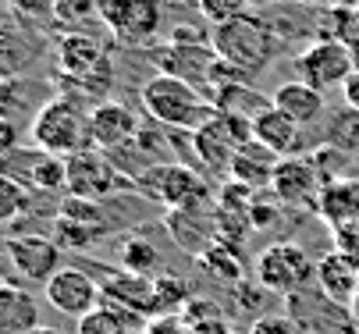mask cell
Returning a JSON list of instances; mask_svg holds the SVG:
<instances>
[{
    "mask_svg": "<svg viewBox=\"0 0 359 334\" xmlns=\"http://www.w3.org/2000/svg\"><path fill=\"white\" fill-rule=\"evenodd\" d=\"M252 4H274V0H252Z\"/></svg>",
    "mask_w": 359,
    "mask_h": 334,
    "instance_id": "44",
    "label": "cell"
},
{
    "mask_svg": "<svg viewBox=\"0 0 359 334\" xmlns=\"http://www.w3.org/2000/svg\"><path fill=\"white\" fill-rule=\"evenodd\" d=\"M189 299H192V284H189L185 277L157 274V277H153V306H149V316H161V313H182Z\"/></svg>",
    "mask_w": 359,
    "mask_h": 334,
    "instance_id": "25",
    "label": "cell"
},
{
    "mask_svg": "<svg viewBox=\"0 0 359 334\" xmlns=\"http://www.w3.org/2000/svg\"><path fill=\"white\" fill-rule=\"evenodd\" d=\"M274 107L278 111H285L295 125H302V128H310V125H317V121H324V114H327V100H324V92L320 89H313L310 82H302V78H292V82H281L274 92Z\"/></svg>",
    "mask_w": 359,
    "mask_h": 334,
    "instance_id": "17",
    "label": "cell"
},
{
    "mask_svg": "<svg viewBox=\"0 0 359 334\" xmlns=\"http://www.w3.org/2000/svg\"><path fill=\"white\" fill-rule=\"evenodd\" d=\"M210 43H214L217 57L231 64L235 71H242L249 82L256 75H264L274 64V57L285 50L281 32L264 15H238L231 22L210 25Z\"/></svg>",
    "mask_w": 359,
    "mask_h": 334,
    "instance_id": "1",
    "label": "cell"
},
{
    "mask_svg": "<svg viewBox=\"0 0 359 334\" xmlns=\"http://www.w3.org/2000/svg\"><path fill=\"white\" fill-rule=\"evenodd\" d=\"M317 284L320 292L331 295L334 302H345V306H355V295H359V263L341 253V249H331L317 260Z\"/></svg>",
    "mask_w": 359,
    "mask_h": 334,
    "instance_id": "16",
    "label": "cell"
},
{
    "mask_svg": "<svg viewBox=\"0 0 359 334\" xmlns=\"http://www.w3.org/2000/svg\"><path fill=\"white\" fill-rule=\"evenodd\" d=\"M43 299L54 306L61 316H86L100 306V281L82 267H61L54 277L43 284Z\"/></svg>",
    "mask_w": 359,
    "mask_h": 334,
    "instance_id": "13",
    "label": "cell"
},
{
    "mask_svg": "<svg viewBox=\"0 0 359 334\" xmlns=\"http://www.w3.org/2000/svg\"><path fill=\"white\" fill-rule=\"evenodd\" d=\"M142 334H196L182 313H161V316H149Z\"/></svg>",
    "mask_w": 359,
    "mask_h": 334,
    "instance_id": "35",
    "label": "cell"
},
{
    "mask_svg": "<svg viewBox=\"0 0 359 334\" xmlns=\"http://www.w3.org/2000/svg\"><path fill=\"white\" fill-rule=\"evenodd\" d=\"M29 334H61V330H57V327H46V323H39V327H32Z\"/></svg>",
    "mask_w": 359,
    "mask_h": 334,
    "instance_id": "43",
    "label": "cell"
},
{
    "mask_svg": "<svg viewBox=\"0 0 359 334\" xmlns=\"http://www.w3.org/2000/svg\"><path fill=\"white\" fill-rule=\"evenodd\" d=\"M75 334H139L125 316H118L111 306L100 302L96 309H89L86 316L75 320Z\"/></svg>",
    "mask_w": 359,
    "mask_h": 334,
    "instance_id": "30",
    "label": "cell"
},
{
    "mask_svg": "<svg viewBox=\"0 0 359 334\" xmlns=\"http://www.w3.org/2000/svg\"><path fill=\"white\" fill-rule=\"evenodd\" d=\"M161 263H164V256H161V249L153 246V242H146V238H125V246H121V270H132V274H142V277H153L161 270Z\"/></svg>",
    "mask_w": 359,
    "mask_h": 334,
    "instance_id": "27",
    "label": "cell"
},
{
    "mask_svg": "<svg viewBox=\"0 0 359 334\" xmlns=\"http://www.w3.org/2000/svg\"><path fill=\"white\" fill-rule=\"evenodd\" d=\"M245 334H299V327L292 323L288 313H260Z\"/></svg>",
    "mask_w": 359,
    "mask_h": 334,
    "instance_id": "34",
    "label": "cell"
},
{
    "mask_svg": "<svg viewBox=\"0 0 359 334\" xmlns=\"http://www.w3.org/2000/svg\"><path fill=\"white\" fill-rule=\"evenodd\" d=\"M199 267L207 270V274H214L221 284H238V281H245V263H242L238 246L221 242V238L199 256Z\"/></svg>",
    "mask_w": 359,
    "mask_h": 334,
    "instance_id": "24",
    "label": "cell"
},
{
    "mask_svg": "<svg viewBox=\"0 0 359 334\" xmlns=\"http://www.w3.org/2000/svg\"><path fill=\"white\" fill-rule=\"evenodd\" d=\"M18 125L11 118H0V157H8L11 150H18Z\"/></svg>",
    "mask_w": 359,
    "mask_h": 334,
    "instance_id": "38",
    "label": "cell"
},
{
    "mask_svg": "<svg viewBox=\"0 0 359 334\" xmlns=\"http://www.w3.org/2000/svg\"><path fill=\"white\" fill-rule=\"evenodd\" d=\"M324 142H331V146H338V150H345V153H352V157H359V111H338V114H331L327 118V132H324Z\"/></svg>",
    "mask_w": 359,
    "mask_h": 334,
    "instance_id": "29",
    "label": "cell"
},
{
    "mask_svg": "<svg viewBox=\"0 0 359 334\" xmlns=\"http://www.w3.org/2000/svg\"><path fill=\"white\" fill-rule=\"evenodd\" d=\"M252 281H260L271 295L285 299L317 281V260H310V253L295 242H274L256 256Z\"/></svg>",
    "mask_w": 359,
    "mask_h": 334,
    "instance_id": "6",
    "label": "cell"
},
{
    "mask_svg": "<svg viewBox=\"0 0 359 334\" xmlns=\"http://www.w3.org/2000/svg\"><path fill=\"white\" fill-rule=\"evenodd\" d=\"M355 8H359V0H355Z\"/></svg>",
    "mask_w": 359,
    "mask_h": 334,
    "instance_id": "46",
    "label": "cell"
},
{
    "mask_svg": "<svg viewBox=\"0 0 359 334\" xmlns=\"http://www.w3.org/2000/svg\"><path fill=\"white\" fill-rule=\"evenodd\" d=\"M149 61L157 64L161 75H175L185 78L192 85H210L214 64H217V50L210 39H171L164 46H149Z\"/></svg>",
    "mask_w": 359,
    "mask_h": 334,
    "instance_id": "9",
    "label": "cell"
},
{
    "mask_svg": "<svg viewBox=\"0 0 359 334\" xmlns=\"http://www.w3.org/2000/svg\"><path fill=\"white\" fill-rule=\"evenodd\" d=\"M175 4H185V0H175ZM192 4H196V0H192Z\"/></svg>",
    "mask_w": 359,
    "mask_h": 334,
    "instance_id": "45",
    "label": "cell"
},
{
    "mask_svg": "<svg viewBox=\"0 0 359 334\" xmlns=\"http://www.w3.org/2000/svg\"><path fill=\"white\" fill-rule=\"evenodd\" d=\"M341 97H345V107H352V111H359V68L345 78V85H341Z\"/></svg>",
    "mask_w": 359,
    "mask_h": 334,
    "instance_id": "40",
    "label": "cell"
},
{
    "mask_svg": "<svg viewBox=\"0 0 359 334\" xmlns=\"http://www.w3.org/2000/svg\"><path fill=\"white\" fill-rule=\"evenodd\" d=\"M135 193L149 196L164 203L168 210H207L214 203L210 185L203 181V174L192 164H157L149 167L139 181H135Z\"/></svg>",
    "mask_w": 359,
    "mask_h": 334,
    "instance_id": "4",
    "label": "cell"
},
{
    "mask_svg": "<svg viewBox=\"0 0 359 334\" xmlns=\"http://www.w3.org/2000/svg\"><path fill=\"white\" fill-rule=\"evenodd\" d=\"M310 160H313V167H317L320 188H324V185H331V181L352 178V174H348V164H355V157H352V153H345V150L331 146V142H320V146L310 153Z\"/></svg>",
    "mask_w": 359,
    "mask_h": 334,
    "instance_id": "28",
    "label": "cell"
},
{
    "mask_svg": "<svg viewBox=\"0 0 359 334\" xmlns=\"http://www.w3.org/2000/svg\"><path fill=\"white\" fill-rule=\"evenodd\" d=\"M89 125H93V146L104 153H118L128 142H135L142 118L121 100H104L89 111Z\"/></svg>",
    "mask_w": 359,
    "mask_h": 334,
    "instance_id": "15",
    "label": "cell"
},
{
    "mask_svg": "<svg viewBox=\"0 0 359 334\" xmlns=\"http://www.w3.org/2000/svg\"><path fill=\"white\" fill-rule=\"evenodd\" d=\"M29 132H32V146L54 153V157H65V160L93 146L89 111H86L82 104H75L72 97L46 100V104L36 111Z\"/></svg>",
    "mask_w": 359,
    "mask_h": 334,
    "instance_id": "3",
    "label": "cell"
},
{
    "mask_svg": "<svg viewBox=\"0 0 359 334\" xmlns=\"http://www.w3.org/2000/svg\"><path fill=\"white\" fill-rule=\"evenodd\" d=\"M139 104L149 121H157L164 128H178V132H196L217 114L210 92H203L199 85H192L185 78L161 75V71L149 82H142Z\"/></svg>",
    "mask_w": 359,
    "mask_h": 334,
    "instance_id": "2",
    "label": "cell"
},
{
    "mask_svg": "<svg viewBox=\"0 0 359 334\" xmlns=\"http://www.w3.org/2000/svg\"><path fill=\"white\" fill-rule=\"evenodd\" d=\"M0 281L18 284L15 267H11V235H8V228H0Z\"/></svg>",
    "mask_w": 359,
    "mask_h": 334,
    "instance_id": "37",
    "label": "cell"
},
{
    "mask_svg": "<svg viewBox=\"0 0 359 334\" xmlns=\"http://www.w3.org/2000/svg\"><path fill=\"white\" fill-rule=\"evenodd\" d=\"M39 327V302L25 284L0 281V334H29Z\"/></svg>",
    "mask_w": 359,
    "mask_h": 334,
    "instance_id": "20",
    "label": "cell"
},
{
    "mask_svg": "<svg viewBox=\"0 0 359 334\" xmlns=\"http://www.w3.org/2000/svg\"><path fill=\"white\" fill-rule=\"evenodd\" d=\"M302 125H295L285 111L278 107H267L264 114L252 118V139L260 142V146H267L271 153L278 157H295L302 153Z\"/></svg>",
    "mask_w": 359,
    "mask_h": 334,
    "instance_id": "18",
    "label": "cell"
},
{
    "mask_svg": "<svg viewBox=\"0 0 359 334\" xmlns=\"http://www.w3.org/2000/svg\"><path fill=\"white\" fill-rule=\"evenodd\" d=\"M54 18L65 25H82L86 18H100V0H54Z\"/></svg>",
    "mask_w": 359,
    "mask_h": 334,
    "instance_id": "33",
    "label": "cell"
},
{
    "mask_svg": "<svg viewBox=\"0 0 359 334\" xmlns=\"http://www.w3.org/2000/svg\"><path fill=\"white\" fill-rule=\"evenodd\" d=\"M313 4H324V8H348L355 0H313Z\"/></svg>",
    "mask_w": 359,
    "mask_h": 334,
    "instance_id": "42",
    "label": "cell"
},
{
    "mask_svg": "<svg viewBox=\"0 0 359 334\" xmlns=\"http://www.w3.org/2000/svg\"><path fill=\"white\" fill-rule=\"evenodd\" d=\"M331 231L341 228V224H352L359 221V181L355 178H341V181H331L320 188L317 196V210H313Z\"/></svg>",
    "mask_w": 359,
    "mask_h": 334,
    "instance_id": "21",
    "label": "cell"
},
{
    "mask_svg": "<svg viewBox=\"0 0 359 334\" xmlns=\"http://www.w3.org/2000/svg\"><path fill=\"white\" fill-rule=\"evenodd\" d=\"M331 235H334V249L348 253V256L359 263V221H352V224H341V228H334Z\"/></svg>",
    "mask_w": 359,
    "mask_h": 334,
    "instance_id": "36",
    "label": "cell"
},
{
    "mask_svg": "<svg viewBox=\"0 0 359 334\" xmlns=\"http://www.w3.org/2000/svg\"><path fill=\"white\" fill-rule=\"evenodd\" d=\"M271 193L281 207H302V210H317V196H320V178L310 157H281L271 178Z\"/></svg>",
    "mask_w": 359,
    "mask_h": 334,
    "instance_id": "14",
    "label": "cell"
},
{
    "mask_svg": "<svg viewBox=\"0 0 359 334\" xmlns=\"http://www.w3.org/2000/svg\"><path fill=\"white\" fill-rule=\"evenodd\" d=\"M182 316H185V323L192 327V330H199V327H210V323H221V320H228V313L214 302V299H203V295H192L189 302H185V309H182Z\"/></svg>",
    "mask_w": 359,
    "mask_h": 334,
    "instance_id": "31",
    "label": "cell"
},
{
    "mask_svg": "<svg viewBox=\"0 0 359 334\" xmlns=\"http://www.w3.org/2000/svg\"><path fill=\"white\" fill-rule=\"evenodd\" d=\"M285 309L299 334H359V309L324 295L317 281L285 295Z\"/></svg>",
    "mask_w": 359,
    "mask_h": 334,
    "instance_id": "5",
    "label": "cell"
},
{
    "mask_svg": "<svg viewBox=\"0 0 359 334\" xmlns=\"http://www.w3.org/2000/svg\"><path fill=\"white\" fill-rule=\"evenodd\" d=\"M100 22L121 43L146 46L164 25V0H100Z\"/></svg>",
    "mask_w": 359,
    "mask_h": 334,
    "instance_id": "10",
    "label": "cell"
},
{
    "mask_svg": "<svg viewBox=\"0 0 359 334\" xmlns=\"http://www.w3.org/2000/svg\"><path fill=\"white\" fill-rule=\"evenodd\" d=\"M65 193L79 196V200L104 203V200H114L118 193H135V185L121 174V167L111 160V153L89 146V150L68 157V185H65Z\"/></svg>",
    "mask_w": 359,
    "mask_h": 334,
    "instance_id": "7",
    "label": "cell"
},
{
    "mask_svg": "<svg viewBox=\"0 0 359 334\" xmlns=\"http://www.w3.org/2000/svg\"><path fill=\"white\" fill-rule=\"evenodd\" d=\"M196 8L210 25H221V22H231L238 15H249L252 0H196Z\"/></svg>",
    "mask_w": 359,
    "mask_h": 334,
    "instance_id": "32",
    "label": "cell"
},
{
    "mask_svg": "<svg viewBox=\"0 0 359 334\" xmlns=\"http://www.w3.org/2000/svg\"><path fill=\"white\" fill-rule=\"evenodd\" d=\"M355 71V57L352 46L341 39H317L310 43L302 54H295V78L310 82L313 89L327 92V89H341L345 78Z\"/></svg>",
    "mask_w": 359,
    "mask_h": 334,
    "instance_id": "8",
    "label": "cell"
},
{
    "mask_svg": "<svg viewBox=\"0 0 359 334\" xmlns=\"http://www.w3.org/2000/svg\"><path fill=\"white\" fill-rule=\"evenodd\" d=\"M29 203H32L29 188H25L22 181H15L11 174L0 171V228L18 224V221L29 214Z\"/></svg>",
    "mask_w": 359,
    "mask_h": 334,
    "instance_id": "26",
    "label": "cell"
},
{
    "mask_svg": "<svg viewBox=\"0 0 359 334\" xmlns=\"http://www.w3.org/2000/svg\"><path fill=\"white\" fill-rule=\"evenodd\" d=\"M8 4L18 8V11H25V15H36V18L54 15V0H8Z\"/></svg>",
    "mask_w": 359,
    "mask_h": 334,
    "instance_id": "39",
    "label": "cell"
},
{
    "mask_svg": "<svg viewBox=\"0 0 359 334\" xmlns=\"http://www.w3.org/2000/svg\"><path fill=\"white\" fill-rule=\"evenodd\" d=\"M0 171L22 181L29 193H65V185H68V160L46 153L39 146L11 150L8 157H0Z\"/></svg>",
    "mask_w": 359,
    "mask_h": 334,
    "instance_id": "11",
    "label": "cell"
},
{
    "mask_svg": "<svg viewBox=\"0 0 359 334\" xmlns=\"http://www.w3.org/2000/svg\"><path fill=\"white\" fill-rule=\"evenodd\" d=\"M11 267L18 284H46L65 267V249L54 242V235H11Z\"/></svg>",
    "mask_w": 359,
    "mask_h": 334,
    "instance_id": "12",
    "label": "cell"
},
{
    "mask_svg": "<svg viewBox=\"0 0 359 334\" xmlns=\"http://www.w3.org/2000/svg\"><path fill=\"white\" fill-rule=\"evenodd\" d=\"M210 100H214L217 111L242 114V118H256V114H264L267 107H274V97L260 92L252 82H224V85H214Z\"/></svg>",
    "mask_w": 359,
    "mask_h": 334,
    "instance_id": "23",
    "label": "cell"
},
{
    "mask_svg": "<svg viewBox=\"0 0 359 334\" xmlns=\"http://www.w3.org/2000/svg\"><path fill=\"white\" fill-rule=\"evenodd\" d=\"M196 334H231V323L221 320V323H210V327H199Z\"/></svg>",
    "mask_w": 359,
    "mask_h": 334,
    "instance_id": "41",
    "label": "cell"
},
{
    "mask_svg": "<svg viewBox=\"0 0 359 334\" xmlns=\"http://www.w3.org/2000/svg\"><path fill=\"white\" fill-rule=\"evenodd\" d=\"M235 150H238V146L231 142V135L224 132V125H221L217 114H214L207 125H203V128L192 132V153H196V164H199V167H207V171H214V174H228Z\"/></svg>",
    "mask_w": 359,
    "mask_h": 334,
    "instance_id": "19",
    "label": "cell"
},
{
    "mask_svg": "<svg viewBox=\"0 0 359 334\" xmlns=\"http://www.w3.org/2000/svg\"><path fill=\"white\" fill-rule=\"evenodd\" d=\"M278 160H281L278 153H271L267 146H260V142L252 139V142H245L242 150H235L228 174H231L235 181H242V185H249V188H256V193H260L264 185H271Z\"/></svg>",
    "mask_w": 359,
    "mask_h": 334,
    "instance_id": "22",
    "label": "cell"
}]
</instances>
